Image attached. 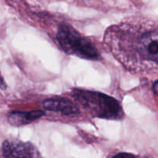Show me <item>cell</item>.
Masks as SVG:
<instances>
[{
	"mask_svg": "<svg viewBox=\"0 0 158 158\" xmlns=\"http://www.w3.org/2000/svg\"><path fill=\"white\" fill-rule=\"evenodd\" d=\"M112 158H140L137 156L134 155L130 153H119V154L114 155Z\"/></svg>",
	"mask_w": 158,
	"mask_h": 158,
	"instance_id": "obj_7",
	"label": "cell"
},
{
	"mask_svg": "<svg viewBox=\"0 0 158 158\" xmlns=\"http://www.w3.org/2000/svg\"><path fill=\"white\" fill-rule=\"evenodd\" d=\"M2 152L4 158H43L32 143L15 138L7 139L3 142Z\"/></svg>",
	"mask_w": 158,
	"mask_h": 158,
	"instance_id": "obj_4",
	"label": "cell"
},
{
	"mask_svg": "<svg viewBox=\"0 0 158 158\" xmlns=\"http://www.w3.org/2000/svg\"><path fill=\"white\" fill-rule=\"evenodd\" d=\"M43 105L45 110L60 113L63 115H75L80 113L78 106L66 97L48 99L43 102Z\"/></svg>",
	"mask_w": 158,
	"mask_h": 158,
	"instance_id": "obj_5",
	"label": "cell"
},
{
	"mask_svg": "<svg viewBox=\"0 0 158 158\" xmlns=\"http://www.w3.org/2000/svg\"><path fill=\"white\" fill-rule=\"evenodd\" d=\"M73 94L77 101L94 116L109 120H121L123 117L122 106L114 97L82 89H74Z\"/></svg>",
	"mask_w": 158,
	"mask_h": 158,
	"instance_id": "obj_2",
	"label": "cell"
},
{
	"mask_svg": "<svg viewBox=\"0 0 158 158\" xmlns=\"http://www.w3.org/2000/svg\"><path fill=\"white\" fill-rule=\"evenodd\" d=\"M44 114L43 110L13 111L9 114L8 120L12 126L21 127L35 121Z\"/></svg>",
	"mask_w": 158,
	"mask_h": 158,
	"instance_id": "obj_6",
	"label": "cell"
},
{
	"mask_svg": "<svg viewBox=\"0 0 158 158\" xmlns=\"http://www.w3.org/2000/svg\"><path fill=\"white\" fill-rule=\"evenodd\" d=\"M56 40L62 49L69 55L86 60H97L100 56V53L94 44L67 24H61L59 26Z\"/></svg>",
	"mask_w": 158,
	"mask_h": 158,
	"instance_id": "obj_3",
	"label": "cell"
},
{
	"mask_svg": "<svg viewBox=\"0 0 158 158\" xmlns=\"http://www.w3.org/2000/svg\"><path fill=\"white\" fill-rule=\"evenodd\" d=\"M153 91H154V95L158 97V80L154 83V86H153Z\"/></svg>",
	"mask_w": 158,
	"mask_h": 158,
	"instance_id": "obj_8",
	"label": "cell"
},
{
	"mask_svg": "<svg viewBox=\"0 0 158 158\" xmlns=\"http://www.w3.org/2000/svg\"><path fill=\"white\" fill-rule=\"evenodd\" d=\"M104 43L128 70L137 73L158 66V28L145 21H129L111 26Z\"/></svg>",
	"mask_w": 158,
	"mask_h": 158,
	"instance_id": "obj_1",
	"label": "cell"
}]
</instances>
